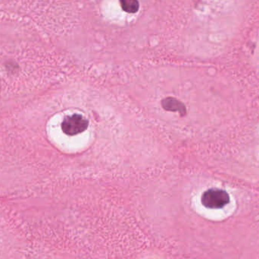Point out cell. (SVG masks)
<instances>
[{
    "label": "cell",
    "instance_id": "7a4b0ae2",
    "mask_svg": "<svg viewBox=\"0 0 259 259\" xmlns=\"http://www.w3.org/2000/svg\"><path fill=\"white\" fill-rule=\"evenodd\" d=\"M89 126V121L80 114H73L64 119L62 123V130L69 136L78 135L85 132Z\"/></svg>",
    "mask_w": 259,
    "mask_h": 259
},
{
    "label": "cell",
    "instance_id": "6da1fadb",
    "mask_svg": "<svg viewBox=\"0 0 259 259\" xmlns=\"http://www.w3.org/2000/svg\"><path fill=\"white\" fill-rule=\"evenodd\" d=\"M202 205L209 209H221L230 202V196L225 190L210 189L204 192L201 198Z\"/></svg>",
    "mask_w": 259,
    "mask_h": 259
},
{
    "label": "cell",
    "instance_id": "277c9868",
    "mask_svg": "<svg viewBox=\"0 0 259 259\" xmlns=\"http://www.w3.org/2000/svg\"><path fill=\"white\" fill-rule=\"evenodd\" d=\"M121 8L127 13H137L140 9L138 0H119Z\"/></svg>",
    "mask_w": 259,
    "mask_h": 259
},
{
    "label": "cell",
    "instance_id": "3957f363",
    "mask_svg": "<svg viewBox=\"0 0 259 259\" xmlns=\"http://www.w3.org/2000/svg\"><path fill=\"white\" fill-rule=\"evenodd\" d=\"M161 105L166 110L174 111V112L178 111L182 116L186 114V107L184 103L174 97H167V98L164 99L161 101Z\"/></svg>",
    "mask_w": 259,
    "mask_h": 259
}]
</instances>
